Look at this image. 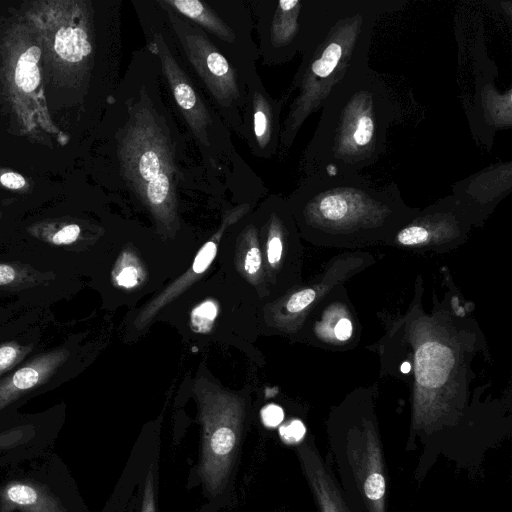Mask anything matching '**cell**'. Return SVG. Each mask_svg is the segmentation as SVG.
I'll use <instances>...</instances> for the list:
<instances>
[{
	"label": "cell",
	"instance_id": "obj_21",
	"mask_svg": "<svg viewBox=\"0 0 512 512\" xmlns=\"http://www.w3.org/2000/svg\"><path fill=\"white\" fill-rule=\"evenodd\" d=\"M217 315V307L214 302L206 301L193 309L191 313V323L197 332H208Z\"/></svg>",
	"mask_w": 512,
	"mask_h": 512
},
{
	"label": "cell",
	"instance_id": "obj_20",
	"mask_svg": "<svg viewBox=\"0 0 512 512\" xmlns=\"http://www.w3.org/2000/svg\"><path fill=\"white\" fill-rule=\"evenodd\" d=\"M33 350V345H21L11 340L0 343V378L21 363Z\"/></svg>",
	"mask_w": 512,
	"mask_h": 512
},
{
	"label": "cell",
	"instance_id": "obj_10",
	"mask_svg": "<svg viewBox=\"0 0 512 512\" xmlns=\"http://www.w3.org/2000/svg\"><path fill=\"white\" fill-rule=\"evenodd\" d=\"M177 13L200 27L235 63L256 68L258 47L253 39L254 20L246 0H163Z\"/></svg>",
	"mask_w": 512,
	"mask_h": 512
},
{
	"label": "cell",
	"instance_id": "obj_11",
	"mask_svg": "<svg viewBox=\"0 0 512 512\" xmlns=\"http://www.w3.org/2000/svg\"><path fill=\"white\" fill-rule=\"evenodd\" d=\"M258 35V53L266 65H279L300 53L311 0H249Z\"/></svg>",
	"mask_w": 512,
	"mask_h": 512
},
{
	"label": "cell",
	"instance_id": "obj_30",
	"mask_svg": "<svg viewBox=\"0 0 512 512\" xmlns=\"http://www.w3.org/2000/svg\"><path fill=\"white\" fill-rule=\"evenodd\" d=\"M282 255V241L278 235H273L267 247V257L271 264L277 263Z\"/></svg>",
	"mask_w": 512,
	"mask_h": 512
},
{
	"label": "cell",
	"instance_id": "obj_29",
	"mask_svg": "<svg viewBox=\"0 0 512 512\" xmlns=\"http://www.w3.org/2000/svg\"><path fill=\"white\" fill-rule=\"evenodd\" d=\"M260 265H261L260 250L256 246L251 247L245 256L244 269L248 274L253 275L259 270Z\"/></svg>",
	"mask_w": 512,
	"mask_h": 512
},
{
	"label": "cell",
	"instance_id": "obj_25",
	"mask_svg": "<svg viewBox=\"0 0 512 512\" xmlns=\"http://www.w3.org/2000/svg\"><path fill=\"white\" fill-rule=\"evenodd\" d=\"M141 512H156L152 467L150 468L145 480Z\"/></svg>",
	"mask_w": 512,
	"mask_h": 512
},
{
	"label": "cell",
	"instance_id": "obj_22",
	"mask_svg": "<svg viewBox=\"0 0 512 512\" xmlns=\"http://www.w3.org/2000/svg\"><path fill=\"white\" fill-rule=\"evenodd\" d=\"M217 246L213 241L207 242L197 253L192 269L196 274L203 273L213 261Z\"/></svg>",
	"mask_w": 512,
	"mask_h": 512
},
{
	"label": "cell",
	"instance_id": "obj_12",
	"mask_svg": "<svg viewBox=\"0 0 512 512\" xmlns=\"http://www.w3.org/2000/svg\"><path fill=\"white\" fill-rule=\"evenodd\" d=\"M202 453L199 475L212 494L224 487L237 454L242 413L234 401L215 400L202 407Z\"/></svg>",
	"mask_w": 512,
	"mask_h": 512
},
{
	"label": "cell",
	"instance_id": "obj_9",
	"mask_svg": "<svg viewBox=\"0 0 512 512\" xmlns=\"http://www.w3.org/2000/svg\"><path fill=\"white\" fill-rule=\"evenodd\" d=\"M1 75L8 100L25 132L58 133L51 121L43 92L42 47L26 23L13 25L2 47Z\"/></svg>",
	"mask_w": 512,
	"mask_h": 512
},
{
	"label": "cell",
	"instance_id": "obj_33",
	"mask_svg": "<svg viewBox=\"0 0 512 512\" xmlns=\"http://www.w3.org/2000/svg\"><path fill=\"white\" fill-rule=\"evenodd\" d=\"M2 218V211L0 210V219Z\"/></svg>",
	"mask_w": 512,
	"mask_h": 512
},
{
	"label": "cell",
	"instance_id": "obj_24",
	"mask_svg": "<svg viewBox=\"0 0 512 512\" xmlns=\"http://www.w3.org/2000/svg\"><path fill=\"white\" fill-rule=\"evenodd\" d=\"M315 298V292L312 289H304L293 294L287 302L289 312H299L306 308Z\"/></svg>",
	"mask_w": 512,
	"mask_h": 512
},
{
	"label": "cell",
	"instance_id": "obj_23",
	"mask_svg": "<svg viewBox=\"0 0 512 512\" xmlns=\"http://www.w3.org/2000/svg\"><path fill=\"white\" fill-rule=\"evenodd\" d=\"M306 428L300 420H293L279 429L282 440L288 444L299 443L305 436Z\"/></svg>",
	"mask_w": 512,
	"mask_h": 512
},
{
	"label": "cell",
	"instance_id": "obj_4",
	"mask_svg": "<svg viewBox=\"0 0 512 512\" xmlns=\"http://www.w3.org/2000/svg\"><path fill=\"white\" fill-rule=\"evenodd\" d=\"M147 47L157 58L161 82L166 87L171 109L182 121L188 137L197 147L202 164L216 181L220 176H233L236 151L231 131L201 90L167 25L156 0H131Z\"/></svg>",
	"mask_w": 512,
	"mask_h": 512
},
{
	"label": "cell",
	"instance_id": "obj_17",
	"mask_svg": "<svg viewBox=\"0 0 512 512\" xmlns=\"http://www.w3.org/2000/svg\"><path fill=\"white\" fill-rule=\"evenodd\" d=\"M67 512L61 502L47 488L29 480L7 483L0 494V511L12 512Z\"/></svg>",
	"mask_w": 512,
	"mask_h": 512
},
{
	"label": "cell",
	"instance_id": "obj_8",
	"mask_svg": "<svg viewBox=\"0 0 512 512\" xmlns=\"http://www.w3.org/2000/svg\"><path fill=\"white\" fill-rule=\"evenodd\" d=\"M339 489L351 512H387V470L383 446L368 421L329 432Z\"/></svg>",
	"mask_w": 512,
	"mask_h": 512
},
{
	"label": "cell",
	"instance_id": "obj_16",
	"mask_svg": "<svg viewBox=\"0 0 512 512\" xmlns=\"http://www.w3.org/2000/svg\"><path fill=\"white\" fill-rule=\"evenodd\" d=\"M297 456L311 489L318 512H351L336 476L311 441L298 445Z\"/></svg>",
	"mask_w": 512,
	"mask_h": 512
},
{
	"label": "cell",
	"instance_id": "obj_5",
	"mask_svg": "<svg viewBox=\"0 0 512 512\" xmlns=\"http://www.w3.org/2000/svg\"><path fill=\"white\" fill-rule=\"evenodd\" d=\"M289 203L307 226L330 235L394 230L418 212L396 184L379 187L361 174L304 176Z\"/></svg>",
	"mask_w": 512,
	"mask_h": 512
},
{
	"label": "cell",
	"instance_id": "obj_13",
	"mask_svg": "<svg viewBox=\"0 0 512 512\" xmlns=\"http://www.w3.org/2000/svg\"><path fill=\"white\" fill-rule=\"evenodd\" d=\"M283 108L282 98H273L258 73H253L247 81L240 137L256 157L270 159L277 154Z\"/></svg>",
	"mask_w": 512,
	"mask_h": 512
},
{
	"label": "cell",
	"instance_id": "obj_32",
	"mask_svg": "<svg viewBox=\"0 0 512 512\" xmlns=\"http://www.w3.org/2000/svg\"><path fill=\"white\" fill-rule=\"evenodd\" d=\"M410 364L408 362H404L402 365H401V371L403 373H408L410 371Z\"/></svg>",
	"mask_w": 512,
	"mask_h": 512
},
{
	"label": "cell",
	"instance_id": "obj_19",
	"mask_svg": "<svg viewBox=\"0 0 512 512\" xmlns=\"http://www.w3.org/2000/svg\"><path fill=\"white\" fill-rule=\"evenodd\" d=\"M55 278V273L39 271L25 263L17 261L0 262V289L2 290L20 291L47 285Z\"/></svg>",
	"mask_w": 512,
	"mask_h": 512
},
{
	"label": "cell",
	"instance_id": "obj_15",
	"mask_svg": "<svg viewBox=\"0 0 512 512\" xmlns=\"http://www.w3.org/2000/svg\"><path fill=\"white\" fill-rule=\"evenodd\" d=\"M512 187V161L499 162L453 184V197L465 213L476 206L491 207Z\"/></svg>",
	"mask_w": 512,
	"mask_h": 512
},
{
	"label": "cell",
	"instance_id": "obj_7",
	"mask_svg": "<svg viewBox=\"0 0 512 512\" xmlns=\"http://www.w3.org/2000/svg\"><path fill=\"white\" fill-rule=\"evenodd\" d=\"M49 62L58 69L89 78L95 63L96 30L90 1L40 0L25 10Z\"/></svg>",
	"mask_w": 512,
	"mask_h": 512
},
{
	"label": "cell",
	"instance_id": "obj_6",
	"mask_svg": "<svg viewBox=\"0 0 512 512\" xmlns=\"http://www.w3.org/2000/svg\"><path fill=\"white\" fill-rule=\"evenodd\" d=\"M156 1L197 84L228 129L240 136L247 81L256 68L247 69L226 57L200 27L163 0Z\"/></svg>",
	"mask_w": 512,
	"mask_h": 512
},
{
	"label": "cell",
	"instance_id": "obj_14",
	"mask_svg": "<svg viewBox=\"0 0 512 512\" xmlns=\"http://www.w3.org/2000/svg\"><path fill=\"white\" fill-rule=\"evenodd\" d=\"M69 355L66 348H55L36 355L0 378V412L26 393L48 382L66 363Z\"/></svg>",
	"mask_w": 512,
	"mask_h": 512
},
{
	"label": "cell",
	"instance_id": "obj_18",
	"mask_svg": "<svg viewBox=\"0 0 512 512\" xmlns=\"http://www.w3.org/2000/svg\"><path fill=\"white\" fill-rule=\"evenodd\" d=\"M34 238L52 246L69 247L78 245L83 237V227L68 218L47 219L27 228Z\"/></svg>",
	"mask_w": 512,
	"mask_h": 512
},
{
	"label": "cell",
	"instance_id": "obj_1",
	"mask_svg": "<svg viewBox=\"0 0 512 512\" xmlns=\"http://www.w3.org/2000/svg\"><path fill=\"white\" fill-rule=\"evenodd\" d=\"M156 56L134 50L112 100L118 107L113 132L116 176L120 188L155 214L168 215L181 193L224 188L190 154L188 135L180 129L161 91Z\"/></svg>",
	"mask_w": 512,
	"mask_h": 512
},
{
	"label": "cell",
	"instance_id": "obj_3",
	"mask_svg": "<svg viewBox=\"0 0 512 512\" xmlns=\"http://www.w3.org/2000/svg\"><path fill=\"white\" fill-rule=\"evenodd\" d=\"M321 109L299 164L302 177L360 174L384 154L397 108L386 83L369 64L342 79Z\"/></svg>",
	"mask_w": 512,
	"mask_h": 512
},
{
	"label": "cell",
	"instance_id": "obj_28",
	"mask_svg": "<svg viewBox=\"0 0 512 512\" xmlns=\"http://www.w3.org/2000/svg\"><path fill=\"white\" fill-rule=\"evenodd\" d=\"M115 279L120 286L133 287L138 282V271L133 266H125L117 273Z\"/></svg>",
	"mask_w": 512,
	"mask_h": 512
},
{
	"label": "cell",
	"instance_id": "obj_26",
	"mask_svg": "<svg viewBox=\"0 0 512 512\" xmlns=\"http://www.w3.org/2000/svg\"><path fill=\"white\" fill-rule=\"evenodd\" d=\"M0 185L10 190H21L27 186V181L23 175L7 170L0 174Z\"/></svg>",
	"mask_w": 512,
	"mask_h": 512
},
{
	"label": "cell",
	"instance_id": "obj_31",
	"mask_svg": "<svg viewBox=\"0 0 512 512\" xmlns=\"http://www.w3.org/2000/svg\"><path fill=\"white\" fill-rule=\"evenodd\" d=\"M335 335L339 340H347L352 334V323L347 318L340 319L335 326Z\"/></svg>",
	"mask_w": 512,
	"mask_h": 512
},
{
	"label": "cell",
	"instance_id": "obj_27",
	"mask_svg": "<svg viewBox=\"0 0 512 512\" xmlns=\"http://www.w3.org/2000/svg\"><path fill=\"white\" fill-rule=\"evenodd\" d=\"M261 418L265 426L276 427L282 422L284 412L278 405L270 404L262 409Z\"/></svg>",
	"mask_w": 512,
	"mask_h": 512
},
{
	"label": "cell",
	"instance_id": "obj_2",
	"mask_svg": "<svg viewBox=\"0 0 512 512\" xmlns=\"http://www.w3.org/2000/svg\"><path fill=\"white\" fill-rule=\"evenodd\" d=\"M404 4V0H311L301 62L281 96L284 106L290 103L281 122L277 154L288 153L307 118L322 108L342 79L369 64L378 19Z\"/></svg>",
	"mask_w": 512,
	"mask_h": 512
}]
</instances>
